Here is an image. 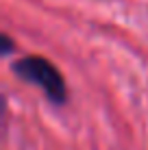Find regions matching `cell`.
<instances>
[{
    "label": "cell",
    "mask_w": 148,
    "mask_h": 150,
    "mask_svg": "<svg viewBox=\"0 0 148 150\" xmlns=\"http://www.w3.org/2000/svg\"><path fill=\"white\" fill-rule=\"evenodd\" d=\"M11 72L18 79L37 85L55 105H63L68 100V85H65L61 72L57 70V65H52L44 57H35V54L22 57V59L11 63Z\"/></svg>",
    "instance_id": "6da1fadb"
},
{
    "label": "cell",
    "mask_w": 148,
    "mask_h": 150,
    "mask_svg": "<svg viewBox=\"0 0 148 150\" xmlns=\"http://www.w3.org/2000/svg\"><path fill=\"white\" fill-rule=\"evenodd\" d=\"M13 50V41L7 37V35H2V54H9Z\"/></svg>",
    "instance_id": "7a4b0ae2"
}]
</instances>
